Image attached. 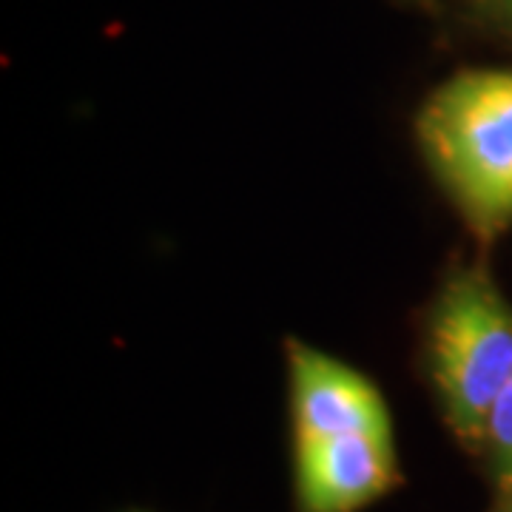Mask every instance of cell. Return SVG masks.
Segmentation results:
<instances>
[{"label":"cell","mask_w":512,"mask_h":512,"mask_svg":"<svg viewBox=\"0 0 512 512\" xmlns=\"http://www.w3.org/2000/svg\"><path fill=\"white\" fill-rule=\"evenodd\" d=\"M421 154L481 242L512 228V69L441 80L416 117Z\"/></svg>","instance_id":"obj_1"},{"label":"cell","mask_w":512,"mask_h":512,"mask_svg":"<svg viewBox=\"0 0 512 512\" xmlns=\"http://www.w3.org/2000/svg\"><path fill=\"white\" fill-rule=\"evenodd\" d=\"M427 367L450 430L476 453L512 379V305L487 271L461 268L444 282L427 325Z\"/></svg>","instance_id":"obj_2"},{"label":"cell","mask_w":512,"mask_h":512,"mask_svg":"<svg viewBox=\"0 0 512 512\" xmlns=\"http://www.w3.org/2000/svg\"><path fill=\"white\" fill-rule=\"evenodd\" d=\"M402 478L393 433L293 439V490L299 512H362Z\"/></svg>","instance_id":"obj_3"},{"label":"cell","mask_w":512,"mask_h":512,"mask_svg":"<svg viewBox=\"0 0 512 512\" xmlns=\"http://www.w3.org/2000/svg\"><path fill=\"white\" fill-rule=\"evenodd\" d=\"M293 439L393 433L382 390L356 367L322 350L288 342Z\"/></svg>","instance_id":"obj_4"},{"label":"cell","mask_w":512,"mask_h":512,"mask_svg":"<svg viewBox=\"0 0 512 512\" xmlns=\"http://www.w3.org/2000/svg\"><path fill=\"white\" fill-rule=\"evenodd\" d=\"M476 453L484 458L495 493L512 490V379L501 390V396L495 399L493 410L484 421Z\"/></svg>","instance_id":"obj_5"},{"label":"cell","mask_w":512,"mask_h":512,"mask_svg":"<svg viewBox=\"0 0 512 512\" xmlns=\"http://www.w3.org/2000/svg\"><path fill=\"white\" fill-rule=\"evenodd\" d=\"M464 6L487 29L512 40V0H464Z\"/></svg>","instance_id":"obj_6"},{"label":"cell","mask_w":512,"mask_h":512,"mask_svg":"<svg viewBox=\"0 0 512 512\" xmlns=\"http://www.w3.org/2000/svg\"><path fill=\"white\" fill-rule=\"evenodd\" d=\"M493 512H512V490H507V493H495Z\"/></svg>","instance_id":"obj_7"},{"label":"cell","mask_w":512,"mask_h":512,"mask_svg":"<svg viewBox=\"0 0 512 512\" xmlns=\"http://www.w3.org/2000/svg\"><path fill=\"white\" fill-rule=\"evenodd\" d=\"M407 3H419V6H433V0H407Z\"/></svg>","instance_id":"obj_8"}]
</instances>
